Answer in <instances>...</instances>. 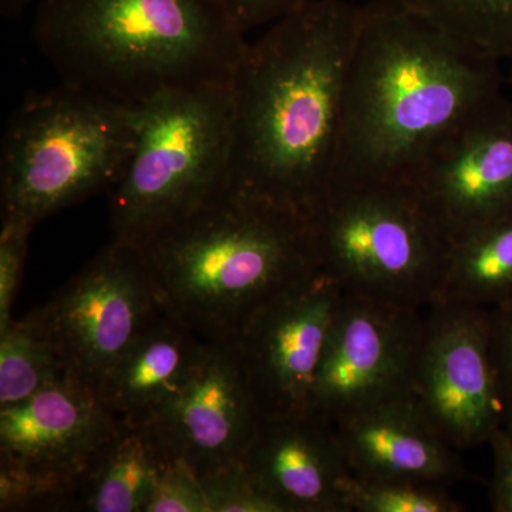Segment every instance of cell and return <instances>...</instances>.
Instances as JSON below:
<instances>
[{"instance_id":"obj_1","label":"cell","mask_w":512,"mask_h":512,"mask_svg":"<svg viewBox=\"0 0 512 512\" xmlns=\"http://www.w3.org/2000/svg\"><path fill=\"white\" fill-rule=\"evenodd\" d=\"M363 6L308 0L249 42L232 77L228 187L309 215L332 188Z\"/></svg>"},{"instance_id":"obj_2","label":"cell","mask_w":512,"mask_h":512,"mask_svg":"<svg viewBox=\"0 0 512 512\" xmlns=\"http://www.w3.org/2000/svg\"><path fill=\"white\" fill-rule=\"evenodd\" d=\"M505 83L501 62L396 0L363 6L332 188L406 185L433 148Z\"/></svg>"},{"instance_id":"obj_3","label":"cell","mask_w":512,"mask_h":512,"mask_svg":"<svg viewBox=\"0 0 512 512\" xmlns=\"http://www.w3.org/2000/svg\"><path fill=\"white\" fill-rule=\"evenodd\" d=\"M33 37L62 82L134 107L231 84L248 45L227 0H40Z\"/></svg>"},{"instance_id":"obj_4","label":"cell","mask_w":512,"mask_h":512,"mask_svg":"<svg viewBox=\"0 0 512 512\" xmlns=\"http://www.w3.org/2000/svg\"><path fill=\"white\" fill-rule=\"evenodd\" d=\"M143 252L165 308L220 345L320 272L309 217L228 185Z\"/></svg>"},{"instance_id":"obj_5","label":"cell","mask_w":512,"mask_h":512,"mask_svg":"<svg viewBox=\"0 0 512 512\" xmlns=\"http://www.w3.org/2000/svg\"><path fill=\"white\" fill-rule=\"evenodd\" d=\"M140 126L141 107L74 84L26 94L3 134L2 218L37 225L94 195H109Z\"/></svg>"},{"instance_id":"obj_6","label":"cell","mask_w":512,"mask_h":512,"mask_svg":"<svg viewBox=\"0 0 512 512\" xmlns=\"http://www.w3.org/2000/svg\"><path fill=\"white\" fill-rule=\"evenodd\" d=\"M231 84L164 93L141 106L126 171L109 194L111 239L146 249L227 187Z\"/></svg>"},{"instance_id":"obj_7","label":"cell","mask_w":512,"mask_h":512,"mask_svg":"<svg viewBox=\"0 0 512 512\" xmlns=\"http://www.w3.org/2000/svg\"><path fill=\"white\" fill-rule=\"evenodd\" d=\"M319 271L345 293L427 309L450 241L406 185L332 188L309 215Z\"/></svg>"},{"instance_id":"obj_8","label":"cell","mask_w":512,"mask_h":512,"mask_svg":"<svg viewBox=\"0 0 512 512\" xmlns=\"http://www.w3.org/2000/svg\"><path fill=\"white\" fill-rule=\"evenodd\" d=\"M164 309L144 252L110 239L25 318L55 346L70 376L97 389Z\"/></svg>"},{"instance_id":"obj_9","label":"cell","mask_w":512,"mask_h":512,"mask_svg":"<svg viewBox=\"0 0 512 512\" xmlns=\"http://www.w3.org/2000/svg\"><path fill=\"white\" fill-rule=\"evenodd\" d=\"M424 312L343 292L316 376L312 410L336 424L412 394Z\"/></svg>"},{"instance_id":"obj_10","label":"cell","mask_w":512,"mask_h":512,"mask_svg":"<svg viewBox=\"0 0 512 512\" xmlns=\"http://www.w3.org/2000/svg\"><path fill=\"white\" fill-rule=\"evenodd\" d=\"M424 315L413 397L457 450L488 444L505 416L491 352L490 311L437 301Z\"/></svg>"},{"instance_id":"obj_11","label":"cell","mask_w":512,"mask_h":512,"mask_svg":"<svg viewBox=\"0 0 512 512\" xmlns=\"http://www.w3.org/2000/svg\"><path fill=\"white\" fill-rule=\"evenodd\" d=\"M406 187L448 241L512 212V97L500 93L458 123Z\"/></svg>"},{"instance_id":"obj_12","label":"cell","mask_w":512,"mask_h":512,"mask_svg":"<svg viewBox=\"0 0 512 512\" xmlns=\"http://www.w3.org/2000/svg\"><path fill=\"white\" fill-rule=\"evenodd\" d=\"M342 289L322 272L261 309L232 342L262 417L312 410Z\"/></svg>"},{"instance_id":"obj_13","label":"cell","mask_w":512,"mask_h":512,"mask_svg":"<svg viewBox=\"0 0 512 512\" xmlns=\"http://www.w3.org/2000/svg\"><path fill=\"white\" fill-rule=\"evenodd\" d=\"M262 419L232 343H207L190 376L148 423L201 480L241 463Z\"/></svg>"},{"instance_id":"obj_14","label":"cell","mask_w":512,"mask_h":512,"mask_svg":"<svg viewBox=\"0 0 512 512\" xmlns=\"http://www.w3.org/2000/svg\"><path fill=\"white\" fill-rule=\"evenodd\" d=\"M241 464L285 512H345L352 471L336 424L315 410L262 417Z\"/></svg>"},{"instance_id":"obj_15","label":"cell","mask_w":512,"mask_h":512,"mask_svg":"<svg viewBox=\"0 0 512 512\" xmlns=\"http://www.w3.org/2000/svg\"><path fill=\"white\" fill-rule=\"evenodd\" d=\"M117 423L94 387L69 376L0 409V461L76 481Z\"/></svg>"},{"instance_id":"obj_16","label":"cell","mask_w":512,"mask_h":512,"mask_svg":"<svg viewBox=\"0 0 512 512\" xmlns=\"http://www.w3.org/2000/svg\"><path fill=\"white\" fill-rule=\"evenodd\" d=\"M353 476L450 485L466 478L457 450L424 414L413 394L336 423Z\"/></svg>"},{"instance_id":"obj_17","label":"cell","mask_w":512,"mask_h":512,"mask_svg":"<svg viewBox=\"0 0 512 512\" xmlns=\"http://www.w3.org/2000/svg\"><path fill=\"white\" fill-rule=\"evenodd\" d=\"M205 346L164 309L101 379L96 389L101 402L119 420L148 423L183 386Z\"/></svg>"},{"instance_id":"obj_18","label":"cell","mask_w":512,"mask_h":512,"mask_svg":"<svg viewBox=\"0 0 512 512\" xmlns=\"http://www.w3.org/2000/svg\"><path fill=\"white\" fill-rule=\"evenodd\" d=\"M173 460L150 423L119 420L77 477L69 512H143Z\"/></svg>"},{"instance_id":"obj_19","label":"cell","mask_w":512,"mask_h":512,"mask_svg":"<svg viewBox=\"0 0 512 512\" xmlns=\"http://www.w3.org/2000/svg\"><path fill=\"white\" fill-rule=\"evenodd\" d=\"M437 301L487 309L512 302V212L451 242Z\"/></svg>"},{"instance_id":"obj_20","label":"cell","mask_w":512,"mask_h":512,"mask_svg":"<svg viewBox=\"0 0 512 512\" xmlns=\"http://www.w3.org/2000/svg\"><path fill=\"white\" fill-rule=\"evenodd\" d=\"M55 346L28 319L0 332V409L18 406L69 377Z\"/></svg>"},{"instance_id":"obj_21","label":"cell","mask_w":512,"mask_h":512,"mask_svg":"<svg viewBox=\"0 0 512 512\" xmlns=\"http://www.w3.org/2000/svg\"><path fill=\"white\" fill-rule=\"evenodd\" d=\"M498 62L512 60V0H396Z\"/></svg>"},{"instance_id":"obj_22","label":"cell","mask_w":512,"mask_h":512,"mask_svg":"<svg viewBox=\"0 0 512 512\" xmlns=\"http://www.w3.org/2000/svg\"><path fill=\"white\" fill-rule=\"evenodd\" d=\"M345 512H461L446 487L350 476L343 487Z\"/></svg>"},{"instance_id":"obj_23","label":"cell","mask_w":512,"mask_h":512,"mask_svg":"<svg viewBox=\"0 0 512 512\" xmlns=\"http://www.w3.org/2000/svg\"><path fill=\"white\" fill-rule=\"evenodd\" d=\"M210 512H285L242 467L225 468L202 480Z\"/></svg>"},{"instance_id":"obj_24","label":"cell","mask_w":512,"mask_h":512,"mask_svg":"<svg viewBox=\"0 0 512 512\" xmlns=\"http://www.w3.org/2000/svg\"><path fill=\"white\" fill-rule=\"evenodd\" d=\"M36 224L2 218L0 231V332L12 323V308L22 282L29 239Z\"/></svg>"},{"instance_id":"obj_25","label":"cell","mask_w":512,"mask_h":512,"mask_svg":"<svg viewBox=\"0 0 512 512\" xmlns=\"http://www.w3.org/2000/svg\"><path fill=\"white\" fill-rule=\"evenodd\" d=\"M143 512H210L201 478L183 461H171L157 478Z\"/></svg>"},{"instance_id":"obj_26","label":"cell","mask_w":512,"mask_h":512,"mask_svg":"<svg viewBox=\"0 0 512 512\" xmlns=\"http://www.w3.org/2000/svg\"><path fill=\"white\" fill-rule=\"evenodd\" d=\"M490 311L491 352L501 397L504 403V426L512 431V302Z\"/></svg>"},{"instance_id":"obj_27","label":"cell","mask_w":512,"mask_h":512,"mask_svg":"<svg viewBox=\"0 0 512 512\" xmlns=\"http://www.w3.org/2000/svg\"><path fill=\"white\" fill-rule=\"evenodd\" d=\"M493 453V476L488 500L495 512H512V431L500 427L490 441Z\"/></svg>"},{"instance_id":"obj_28","label":"cell","mask_w":512,"mask_h":512,"mask_svg":"<svg viewBox=\"0 0 512 512\" xmlns=\"http://www.w3.org/2000/svg\"><path fill=\"white\" fill-rule=\"evenodd\" d=\"M308 0H227L232 15L245 33L269 26Z\"/></svg>"},{"instance_id":"obj_29","label":"cell","mask_w":512,"mask_h":512,"mask_svg":"<svg viewBox=\"0 0 512 512\" xmlns=\"http://www.w3.org/2000/svg\"><path fill=\"white\" fill-rule=\"evenodd\" d=\"M39 2L40 0H0V12L5 18L16 19L29 6L37 5Z\"/></svg>"},{"instance_id":"obj_30","label":"cell","mask_w":512,"mask_h":512,"mask_svg":"<svg viewBox=\"0 0 512 512\" xmlns=\"http://www.w3.org/2000/svg\"><path fill=\"white\" fill-rule=\"evenodd\" d=\"M508 63H510V70H508V74H507V83L510 84L511 90H512V60H511V62H508Z\"/></svg>"}]
</instances>
